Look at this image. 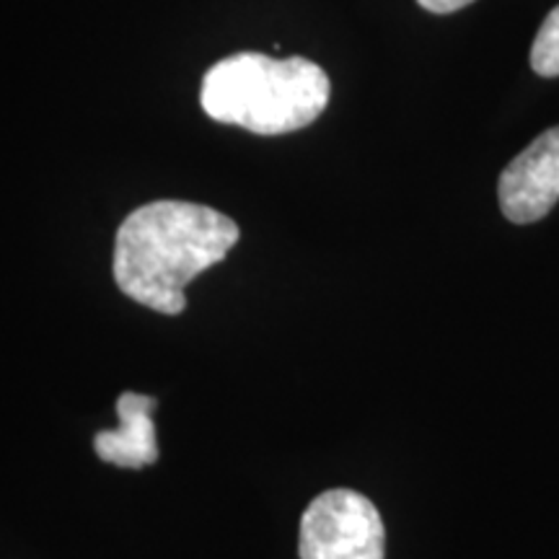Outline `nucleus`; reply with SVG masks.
Here are the masks:
<instances>
[{
	"mask_svg": "<svg viewBox=\"0 0 559 559\" xmlns=\"http://www.w3.org/2000/svg\"><path fill=\"white\" fill-rule=\"evenodd\" d=\"M156 400L135 391H124L117 400V417L120 428L102 430L94 436L96 456L107 464L122 466V469H143L158 461L156 425H153V409Z\"/></svg>",
	"mask_w": 559,
	"mask_h": 559,
	"instance_id": "obj_5",
	"label": "nucleus"
},
{
	"mask_svg": "<svg viewBox=\"0 0 559 559\" xmlns=\"http://www.w3.org/2000/svg\"><path fill=\"white\" fill-rule=\"evenodd\" d=\"M386 528L379 508L355 489H326L300 519V559H383Z\"/></svg>",
	"mask_w": 559,
	"mask_h": 559,
	"instance_id": "obj_3",
	"label": "nucleus"
},
{
	"mask_svg": "<svg viewBox=\"0 0 559 559\" xmlns=\"http://www.w3.org/2000/svg\"><path fill=\"white\" fill-rule=\"evenodd\" d=\"M330 94V75L317 62L236 52L207 70L200 102L215 122L257 135H285L321 117Z\"/></svg>",
	"mask_w": 559,
	"mask_h": 559,
	"instance_id": "obj_2",
	"label": "nucleus"
},
{
	"mask_svg": "<svg viewBox=\"0 0 559 559\" xmlns=\"http://www.w3.org/2000/svg\"><path fill=\"white\" fill-rule=\"evenodd\" d=\"M500 210L510 223L528 226L559 200V128L542 132L500 174Z\"/></svg>",
	"mask_w": 559,
	"mask_h": 559,
	"instance_id": "obj_4",
	"label": "nucleus"
},
{
	"mask_svg": "<svg viewBox=\"0 0 559 559\" xmlns=\"http://www.w3.org/2000/svg\"><path fill=\"white\" fill-rule=\"evenodd\" d=\"M417 3L430 13H453L459 9H466L474 0H417Z\"/></svg>",
	"mask_w": 559,
	"mask_h": 559,
	"instance_id": "obj_7",
	"label": "nucleus"
},
{
	"mask_svg": "<svg viewBox=\"0 0 559 559\" xmlns=\"http://www.w3.org/2000/svg\"><path fill=\"white\" fill-rule=\"evenodd\" d=\"M531 68L544 79L559 75V5L544 19L539 34H536L534 47H531Z\"/></svg>",
	"mask_w": 559,
	"mask_h": 559,
	"instance_id": "obj_6",
	"label": "nucleus"
},
{
	"mask_svg": "<svg viewBox=\"0 0 559 559\" xmlns=\"http://www.w3.org/2000/svg\"><path fill=\"white\" fill-rule=\"evenodd\" d=\"M239 236V226L218 210L156 200L124 218L117 230L111 270L124 296L177 317L187 309V285L226 260Z\"/></svg>",
	"mask_w": 559,
	"mask_h": 559,
	"instance_id": "obj_1",
	"label": "nucleus"
}]
</instances>
